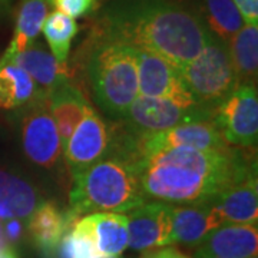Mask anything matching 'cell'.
<instances>
[{"instance_id": "6da1fadb", "label": "cell", "mask_w": 258, "mask_h": 258, "mask_svg": "<svg viewBox=\"0 0 258 258\" xmlns=\"http://www.w3.org/2000/svg\"><path fill=\"white\" fill-rule=\"evenodd\" d=\"M252 149L168 148L145 157L139 164L141 184L147 198L186 205L210 203L252 174H257Z\"/></svg>"}, {"instance_id": "7a4b0ae2", "label": "cell", "mask_w": 258, "mask_h": 258, "mask_svg": "<svg viewBox=\"0 0 258 258\" xmlns=\"http://www.w3.org/2000/svg\"><path fill=\"white\" fill-rule=\"evenodd\" d=\"M95 33L164 56L179 69L208 43L212 33L184 0H111Z\"/></svg>"}, {"instance_id": "3957f363", "label": "cell", "mask_w": 258, "mask_h": 258, "mask_svg": "<svg viewBox=\"0 0 258 258\" xmlns=\"http://www.w3.org/2000/svg\"><path fill=\"white\" fill-rule=\"evenodd\" d=\"M69 215L79 218L96 212H128L147 201L141 184L139 164L116 151L74 176Z\"/></svg>"}, {"instance_id": "277c9868", "label": "cell", "mask_w": 258, "mask_h": 258, "mask_svg": "<svg viewBox=\"0 0 258 258\" xmlns=\"http://www.w3.org/2000/svg\"><path fill=\"white\" fill-rule=\"evenodd\" d=\"M91 91L102 111L122 118L138 98L137 47L95 33L85 60Z\"/></svg>"}, {"instance_id": "5b68a950", "label": "cell", "mask_w": 258, "mask_h": 258, "mask_svg": "<svg viewBox=\"0 0 258 258\" xmlns=\"http://www.w3.org/2000/svg\"><path fill=\"white\" fill-rule=\"evenodd\" d=\"M181 76L195 102L212 111L238 88L228 45L214 35L198 56L181 68Z\"/></svg>"}, {"instance_id": "8992f818", "label": "cell", "mask_w": 258, "mask_h": 258, "mask_svg": "<svg viewBox=\"0 0 258 258\" xmlns=\"http://www.w3.org/2000/svg\"><path fill=\"white\" fill-rule=\"evenodd\" d=\"M214 112L203 105L184 106L169 99L138 95L120 122L137 137H147L189 122L212 120Z\"/></svg>"}, {"instance_id": "52a82bcc", "label": "cell", "mask_w": 258, "mask_h": 258, "mask_svg": "<svg viewBox=\"0 0 258 258\" xmlns=\"http://www.w3.org/2000/svg\"><path fill=\"white\" fill-rule=\"evenodd\" d=\"M22 116V144L26 157L36 165L50 169L63 155V145L50 112L49 96L37 95L25 105Z\"/></svg>"}, {"instance_id": "ba28073f", "label": "cell", "mask_w": 258, "mask_h": 258, "mask_svg": "<svg viewBox=\"0 0 258 258\" xmlns=\"http://www.w3.org/2000/svg\"><path fill=\"white\" fill-rule=\"evenodd\" d=\"M212 120L228 145L255 149L258 141L257 86H238L217 106Z\"/></svg>"}, {"instance_id": "9c48e42d", "label": "cell", "mask_w": 258, "mask_h": 258, "mask_svg": "<svg viewBox=\"0 0 258 258\" xmlns=\"http://www.w3.org/2000/svg\"><path fill=\"white\" fill-rule=\"evenodd\" d=\"M138 92L147 98L169 99L184 106L200 105L186 89L181 69L164 56L137 47Z\"/></svg>"}, {"instance_id": "30bf717a", "label": "cell", "mask_w": 258, "mask_h": 258, "mask_svg": "<svg viewBox=\"0 0 258 258\" xmlns=\"http://www.w3.org/2000/svg\"><path fill=\"white\" fill-rule=\"evenodd\" d=\"M109 144L111 126L89 106L63 149L64 161L72 176L101 159L108 152Z\"/></svg>"}, {"instance_id": "8fae6325", "label": "cell", "mask_w": 258, "mask_h": 258, "mask_svg": "<svg viewBox=\"0 0 258 258\" xmlns=\"http://www.w3.org/2000/svg\"><path fill=\"white\" fill-rule=\"evenodd\" d=\"M172 208L174 205L171 204L145 201L128 211V247L145 251L169 245Z\"/></svg>"}, {"instance_id": "7c38bea8", "label": "cell", "mask_w": 258, "mask_h": 258, "mask_svg": "<svg viewBox=\"0 0 258 258\" xmlns=\"http://www.w3.org/2000/svg\"><path fill=\"white\" fill-rule=\"evenodd\" d=\"M186 147L194 149H221L228 145L214 120H198L184 123L154 135L139 137L138 149L141 158L149 157L168 148Z\"/></svg>"}, {"instance_id": "4fadbf2b", "label": "cell", "mask_w": 258, "mask_h": 258, "mask_svg": "<svg viewBox=\"0 0 258 258\" xmlns=\"http://www.w3.org/2000/svg\"><path fill=\"white\" fill-rule=\"evenodd\" d=\"M197 258H249L257 255V225L221 224L198 245Z\"/></svg>"}, {"instance_id": "5bb4252c", "label": "cell", "mask_w": 258, "mask_h": 258, "mask_svg": "<svg viewBox=\"0 0 258 258\" xmlns=\"http://www.w3.org/2000/svg\"><path fill=\"white\" fill-rule=\"evenodd\" d=\"M222 224L220 215L210 203L174 205L172 208V231L171 244L198 245L208 232Z\"/></svg>"}, {"instance_id": "9a60e30c", "label": "cell", "mask_w": 258, "mask_h": 258, "mask_svg": "<svg viewBox=\"0 0 258 258\" xmlns=\"http://www.w3.org/2000/svg\"><path fill=\"white\" fill-rule=\"evenodd\" d=\"M10 62L18 64L33 79L37 91L43 96H49L55 88L69 79L68 64L59 62L52 52L37 40L30 43Z\"/></svg>"}, {"instance_id": "2e32d148", "label": "cell", "mask_w": 258, "mask_h": 258, "mask_svg": "<svg viewBox=\"0 0 258 258\" xmlns=\"http://www.w3.org/2000/svg\"><path fill=\"white\" fill-rule=\"evenodd\" d=\"M222 224L257 225L258 185L257 174L231 186L211 201Z\"/></svg>"}, {"instance_id": "e0dca14e", "label": "cell", "mask_w": 258, "mask_h": 258, "mask_svg": "<svg viewBox=\"0 0 258 258\" xmlns=\"http://www.w3.org/2000/svg\"><path fill=\"white\" fill-rule=\"evenodd\" d=\"M69 212H62L53 203H42L29 217L28 228L37 249L50 258L66 230L76 221Z\"/></svg>"}, {"instance_id": "ac0fdd59", "label": "cell", "mask_w": 258, "mask_h": 258, "mask_svg": "<svg viewBox=\"0 0 258 258\" xmlns=\"http://www.w3.org/2000/svg\"><path fill=\"white\" fill-rule=\"evenodd\" d=\"M49 105L64 149L91 103L83 96L81 89L68 79L49 95Z\"/></svg>"}, {"instance_id": "d6986e66", "label": "cell", "mask_w": 258, "mask_h": 258, "mask_svg": "<svg viewBox=\"0 0 258 258\" xmlns=\"http://www.w3.org/2000/svg\"><path fill=\"white\" fill-rule=\"evenodd\" d=\"M39 205L37 191L25 179L0 171V220L26 221Z\"/></svg>"}, {"instance_id": "ffe728a7", "label": "cell", "mask_w": 258, "mask_h": 258, "mask_svg": "<svg viewBox=\"0 0 258 258\" xmlns=\"http://www.w3.org/2000/svg\"><path fill=\"white\" fill-rule=\"evenodd\" d=\"M49 9V0H22L12 42L0 57V63L10 62L15 56L33 43L42 32Z\"/></svg>"}, {"instance_id": "44dd1931", "label": "cell", "mask_w": 258, "mask_h": 258, "mask_svg": "<svg viewBox=\"0 0 258 258\" xmlns=\"http://www.w3.org/2000/svg\"><path fill=\"white\" fill-rule=\"evenodd\" d=\"M228 50L238 86H257L258 76V28L247 25L231 37Z\"/></svg>"}, {"instance_id": "7402d4cb", "label": "cell", "mask_w": 258, "mask_h": 258, "mask_svg": "<svg viewBox=\"0 0 258 258\" xmlns=\"http://www.w3.org/2000/svg\"><path fill=\"white\" fill-rule=\"evenodd\" d=\"M99 255H120L128 247V218L119 212L89 214Z\"/></svg>"}, {"instance_id": "603a6c76", "label": "cell", "mask_w": 258, "mask_h": 258, "mask_svg": "<svg viewBox=\"0 0 258 258\" xmlns=\"http://www.w3.org/2000/svg\"><path fill=\"white\" fill-rule=\"evenodd\" d=\"M194 8L207 29L227 45L244 26L242 16L232 0H200Z\"/></svg>"}, {"instance_id": "cb8c5ba5", "label": "cell", "mask_w": 258, "mask_h": 258, "mask_svg": "<svg viewBox=\"0 0 258 258\" xmlns=\"http://www.w3.org/2000/svg\"><path fill=\"white\" fill-rule=\"evenodd\" d=\"M39 95L36 85L13 62L0 63V109L23 108Z\"/></svg>"}, {"instance_id": "d4e9b609", "label": "cell", "mask_w": 258, "mask_h": 258, "mask_svg": "<svg viewBox=\"0 0 258 258\" xmlns=\"http://www.w3.org/2000/svg\"><path fill=\"white\" fill-rule=\"evenodd\" d=\"M79 26L75 19L66 16L60 12H52L45 18L42 25V32L45 35L52 55L62 63H68V56L74 37L78 35Z\"/></svg>"}, {"instance_id": "484cf974", "label": "cell", "mask_w": 258, "mask_h": 258, "mask_svg": "<svg viewBox=\"0 0 258 258\" xmlns=\"http://www.w3.org/2000/svg\"><path fill=\"white\" fill-rule=\"evenodd\" d=\"M49 3L57 12L72 19L86 16L98 6V0H49Z\"/></svg>"}, {"instance_id": "4316f807", "label": "cell", "mask_w": 258, "mask_h": 258, "mask_svg": "<svg viewBox=\"0 0 258 258\" xmlns=\"http://www.w3.org/2000/svg\"><path fill=\"white\" fill-rule=\"evenodd\" d=\"M247 25H257L258 0H232Z\"/></svg>"}, {"instance_id": "83f0119b", "label": "cell", "mask_w": 258, "mask_h": 258, "mask_svg": "<svg viewBox=\"0 0 258 258\" xmlns=\"http://www.w3.org/2000/svg\"><path fill=\"white\" fill-rule=\"evenodd\" d=\"M22 231H23V225L20 220H6V224L3 227L5 238L10 241L19 240L22 237Z\"/></svg>"}, {"instance_id": "f1b7e54d", "label": "cell", "mask_w": 258, "mask_h": 258, "mask_svg": "<svg viewBox=\"0 0 258 258\" xmlns=\"http://www.w3.org/2000/svg\"><path fill=\"white\" fill-rule=\"evenodd\" d=\"M142 258H191L189 255H186L184 252H181L179 249L176 248H162L158 249L155 252H149L147 255H144Z\"/></svg>"}, {"instance_id": "f546056e", "label": "cell", "mask_w": 258, "mask_h": 258, "mask_svg": "<svg viewBox=\"0 0 258 258\" xmlns=\"http://www.w3.org/2000/svg\"><path fill=\"white\" fill-rule=\"evenodd\" d=\"M0 258H19L16 255V252L13 249L5 248L3 251H0Z\"/></svg>"}, {"instance_id": "4dcf8cb0", "label": "cell", "mask_w": 258, "mask_h": 258, "mask_svg": "<svg viewBox=\"0 0 258 258\" xmlns=\"http://www.w3.org/2000/svg\"><path fill=\"white\" fill-rule=\"evenodd\" d=\"M5 248H8V245H6V238L3 234V227L0 225V251H3Z\"/></svg>"}, {"instance_id": "1f68e13d", "label": "cell", "mask_w": 258, "mask_h": 258, "mask_svg": "<svg viewBox=\"0 0 258 258\" xmlns=\"http://www.w3.org/2000/svg\"><path fill=\"white\" fill-rule=\"evenodd\" d=\"M92 258H122V257H120V255H111V257H109V255H95V257Z\"/></svg>"}, {"instance_id": "d6a6232c", "label": "cell", "mask_w": 258, "mask_h": 258, "mask_svg": "<svg viewBox=\"0 0 258 258\" xmlns=\"http://www.w3.org/2000/svg\"><path fill=\"white\" fill-rule=\"evenodd\" d=\"M8 0H0V3H6Z\"/></svg>"}, {"instance_id": "836d02e7", "label": "cell", "mask_w": 258, "mask_h": 258, "mask_svg": "<svg viewBox=\"0 0 258 258\" xmlns=\"http://www.w3.org/2000/svg\"><path fill=\"white\" fill-rule=\"evenodd\" d=\"M249 258H257V255H254V257H249Z\"/></svg>"}]
</instances>
